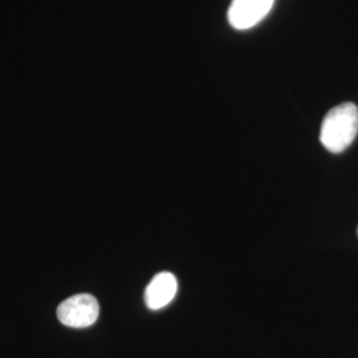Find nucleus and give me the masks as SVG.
<instances>
[{
    "label": "nucleus",
    "mask_w": 358,
    "mask_h": 358,
    "mask_svg": "<svg viewBox=\"0 0 358 358\" xmlns=\"http://www.w3.org/2000/svg\"><path fill=\"white\" fill-rule=\"evenodd\" d=\"M358 133V108L344 103L332 108L324 117L321 125L320 141L331 153H343Z\"/></svg>",
    "instance_id": "nucleus-1"
},
{
    "label": "nucleus",
    "mask_w": 358,
    "mask_h": 358,
    "mask_svg": "<svg viewBox=\"0 0 358 358\" xmlns=\"http://www.w3.org/2000/svg\"><path fill=\"white\" fill-rule=\"evenodd\" d=\"M99 313L97 299L88 294L72 296L57 308V319L69 328H88L97 321Z\"/></svg>",
    "instance_id": "nucleus-2"
},
{
    "label": "nucleus",
    "mask_w": 358,
    "mask_h": 358,
    "mask_svg": "<svg viewBox=\"0 0 358 358\" xmlns=\"http://www.w3.org/2000/svg\"><path fill=\"white\" fill-rule=\"evenodd\" d=\"M275 0H232L229 23L232 28L245 31L257 26L272 10Z\"/></svg>",
    "instance_id": "nucleus-3"
},
{
    "label": "nucleus",
    "mask_w": 358,
    "mask_h": 358,
    "mask_svg": "<svg viewBox=\"0 0 358 358\" xmlns=\"http://www.w3.org/2000/svg\"><path fill=\"white\" fill-rule=\"evenodd\" d=\"M178 282L173 273L161 272L146 287L145 303L148 308L157 310L169 306L177 294Z\"/></svg>",
    "instance_id": "nucleus-4"
},
{
    "label": "nucleus",
    "mask_w": 358,
    "mask_h": 358,
    "mask_svg": "<svg viewBox=\"0 0 358 358\" xmlns=\"http://www.w3.org/2000/svg\"><path fill=\"white\" fill-rule=\"evenodd\" d=\"M357 232H358V231H357Z\"/></svg>",
    "instance_id": "nucleus-5"
}]
</instances>
